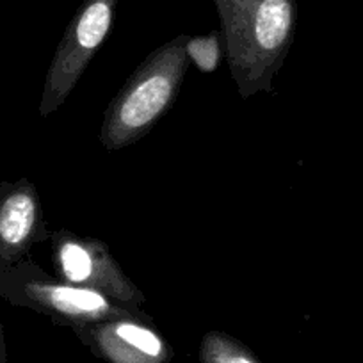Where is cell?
<instances>
[{"label": "cell", "mask_w": 363, "mask_h": 363, "mask_svg": "<svg viewBox=\"0 0 363 363\" xmlns=\"http://www.w3.org/2000/svg\"><path fill=\"white\" fill-rule=\"evenodd\" d=\"M223 52L239 95L271 91L294 41L296 0H214Z\"/></svg>", "instance_id": "6da1fadb"}, {"label": "cell", "mask_w": 363, "mask_h": 363, "mask_svg": "<svg viewBox=\"0 0 363 363\" xmlns=\"http://www.w3.org/2000/svg\"><path fill=\"white\" fill-rule=\"evenodd\" d=\"M187 38L182 34L160 45L118 91L100 132V141L109 152L139 141L173 106L189 68Z\"/></svg>", "instance_id": "7a4b0ae2"}, {"label": "cell", "mask_w": 363, "mask_h": 363, "mask_svg": "<svg viewBox=\"0 0 363 363\" xmlns=\"http://www.w3.org/2000/svg\"><path fill=\"white\" fill-rule=\"evenodd\" d=\"M0 285H8L2 292H6L9 299L47 313L57 324L69 326L72 330L120 317L146 315L145 312L128 308L95 289L48 278L34 265H23L6 272L0 278Z\"/></svg>", "instance_id": "3957f363"}, {"label": "cell", "mask_w": 363, "mask_h": 363, "mask_svg": "<svg viewBox=\"0 0 363 363\" xmlns=\"http://www.w3.org/2000/svg\"><path fill=\"white\" fill-rule=\"evenodd\" d=\"M120 0H84L61 38L40 102V116L57 111L72 95L73 87L109 33Z\"/></svg>", "instance_id": "277c9868"}, {"label": "cell", "mask_w": 363, "mask_h": 363, "mask_svg": "<svg viewBox=\"0 0 363 363\" xmlns=\"http://www.w3.org/2000/svg\"><path fill=\"white\" fill-rule=\"evenodd\" d=\"M50 237L52 262L59 280L95 289L128 308L143 312L145 294L132 284L102 240L84 239L66 230Z\"/></svg>", "instance_id": "5b68a950"}, {"label": "cell", "mask_w": 363, "mask_h": 363, "mask_svg": "<svg viewBox=\"0 0 363 363\" xmlns=\"http://www.w3.org/2000/svg\"><path fill=\"white\" fill-rule=\"evenodd\" d=\"M73 333L106 363H169L173 347L148 315L120 317L73 328Z\"/></svg>", "instance_id": "8992f818"}, {"label": "cell", "mask_w": 363, "mask_h": 363, "mask_svg": "<svg viewBox=\"0 0 363 363\" xmlns=\"http://www.w3.org/2000/svg\"><path fill=\"white\" fill-rule=\"evenodd\" d=\"M41 230V203L33 184L22 180L0 194V258L27 253Z\"/></svg>", "instance_id": "52a82bcc"}, {"label": "cell", "mask_w": 363, "mask_h": 363, "mask_svg": "<svg viewBox=\"0 0 363 363\" xmlns=\"http://www.w3.org/2000/svg\"><path fill=\"white\" fill-rule=\"evenodd\" d=\"M200 363H260L251 349L232 335L208 331L200 344Z\"/></svg>", "instance_id": "ba28073f"}, {"label": "cell", "mask_w": 363, "mask_h": 363, "mask_svg": "<svg viewBox=\"0 0 363 363\" xmlns=\"http://www.w3.org/2000/svg\"><path fill=\"white\" fill-rule=\"evenodd\" d=\"M186 52L189 61H194V65L203 73H212L218 69L219 62L223 59V40L221 33L214 30L205 36H193L187 38Z\"/></svg>", "instance_id": "9c48e42d"}]
</instances>
